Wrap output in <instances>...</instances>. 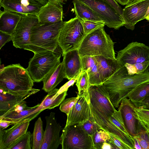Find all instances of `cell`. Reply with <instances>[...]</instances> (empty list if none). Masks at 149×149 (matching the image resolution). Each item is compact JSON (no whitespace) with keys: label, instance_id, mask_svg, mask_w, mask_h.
<instances>
[{"label":"cell","instance_id":"48","mask_svg":"<svg viewBox=\"0 0 149 149\" xmlns=\"http://www.w3.org/2000/svg\"><path fill=\"white\" fill-rule=\"evenodd\" d=\"M35 0L42 5H45L48 1L47 0Z\"/></svg>","mask_w":149,"mask_h":149},{"label":"cell","instance_id":"20","mask_svg":"<svg viewBox=\"0 0 149 149\" xmlns=\"http://www.w3.org/2000/svg\"><path fill=\"white\" fill-rule=\"evenodd\" d=\"M63 56L65 78L70 80L77 77L82 68L81 57L78 49L67 52Z\"/></svg>","mask_w":149,"mask_h":149},{"label":"cell","instance_id":"37","mask_svg":"<svg viewBox=\"0 0 149 149\" xmlns=\"http://www.w3.org/2000/svg\"><path fill=\"white\" fill-rule=\"evenodd\" d=\"M109 119L113 124L121 131L127 135L131 136L126 129L121 113L119 110H116Z\"/></svg>","mask_w":149,"mask_h":149},{"label":"cell","instance_id":"11","mask_svg":"<svg viewBox=\"0 0 149 149\" xmlns=\"http://www.w3.org/2000/svg\"><path fill=\"white\" fill-rule=\"evenodd\" d=\"M38 22L35 15L23 14L13 35L12 41L13 46L28 50L31 30Z\"/></svg>","mask_w":149,"mask_h":149},{"label":"cell","instance_id":"43","mask_svg":"<svg viewBox=\"0 0 149 149\" xmlns=\"http://www.w3.org/2000/svg\"><path fill=\"white\" fill-rule=\"evenodd\" d=\"M140 107L143 108L149 109V95L140 103L138 107Z\"/></svg>","mask_w":149,"mask_h":149},{"label":"cell","instance_id":"44","mask_svg":"<svg viewBox=\"0 0 149 149\" xmlns=\"http://www.w3.org/2000/svg\"><path fill=\"white\" fill-rule=\"evenodd\" d=\"M11 125H13V123L12 122L5 120H0V129H5Z\"/></svg>","mask_w":149,"mask_h":149},{"label":"cell","instance_id":"33","mask_svg":"<svg viewBox=\"0 0 149 149\" xmlns=\"http://www.w3.org/2000/svg\"><path fill=\"white\" fill-rule=\"evenodd\" d=\"M94 149H100L102 144L104 142H109L110 136L107 132L100 129L97 131L91 137Z\"/></svg>","mask_w":149,"mask_h":149},{"label":"cell","instance_id":"21","mask_svg":"<svg viewBox=\"0 0 149 149\" xmlns=\"http://www.w3.org/2000/svg\"><path fill=\"white\" fill-rule=\"evenodd\" d=\"M94 57L102 84L122 67L116 58H107L101 56Z\"/></svg>","mask_w":149,"mask_h":149},{"label":"cell","instance_id":"42","mask_svg":"<svg viewBox=\"0 0 149 149\" xmlns=\"http://www.w3.org/2000/svg\"><path fill=\"white\" fill-rule=\"evenodd\" d=\"M109 4L122 17L123 9L115 0H104Z\"/></svg>","mask_w":149,"mask_h":149},{"label":"cell","instance_id":"17","mask_svg":"<svg viewBox=\"0 0 149 149\" xmlns=\"http://www.w3.org/2000/svg\"><path fill=\"white\" fill-rule=\"evenodd\" d=\"M32 120L27 119L22 121L7 130L0 128V149H10L19 138L27 132Z\"/></svg>","mask_w":149,"mask_h":149},{"label":"cell","instance_id":"18","mask_svg":"<svg viewBox=\"0 0 149 149\" xmlns=\"http://www.w3.org/2000/svg\"><path fill=\"white\" fill-rule=\"evenodd\" d=\"M63 5L58 2L48 1L35 15L40 23H54L63 21Z\"/></svg>","mask_w":149,"mask_h":149},{"label":"cell","instance_id":"32","mask_svg":"<svg viewBox=\"0 0 149 149\" xmlns=\"http://www.w3.org/2000/svg\"><path fill=\"white\" fill-rule=\"evenodd\" d=\"M136 118L139 121L144 130L149 129V109L134 106Z\"/></svg>","mask_w":149,"mask_h":149},{"label":"cell","instance_id":"12","mask_svg":"<svg viewBox=\"0 0 149 149\" xmlns=\"http://www.w3.org/2000/svg\"><path fill=\"white\" fill-rule=\"evenodd\" d=\"M42 111L40 107V103L33 107H29L24 100L8 111L0 115V120L10 122L14 125L26 119L32 120Z\"/></svg>","mask_w":149,"mask_h":149},{"label":"cell","instance_id":"5","mask_svg":"<svg viewBox=\"0 0 149 149\" xmlns=\"http://www.w3.org/2000/svg\"><path fill=\"white\" fill-rule=\"evenodd\" d=\"M104 26L94 30L87 34L78 48L81 57L101 56L116 58L114 43L105 31Z\"/></svg>","mask_w":149,"mask_h":149},{"label":"cell","instance_id":"40","mask_svg":"<svg viewBox=\"0 0 149 149\" xmlns=\"http://www.w3.org/2000/svg\"><path fill=\"white\" fill-rule=\"evenodd\" d=\"M110 143L114 149H132L131 148L119 138L114 135L109 133Z\"/></svg>","mask_w":149,"mask_h":149},{"label":"cell","instance_id":"28","mask_svg":"<svg viewBox=\"0 0 149 149\" xmlns=\"http://www.w3.org/2000/svg\"><path fill=\"white\" fill-rule=\"evenodd\" d=\"M149 95V82L141 84L133 90L128 97L136 107H138L140 103Z\"/></svg>","mask_w":149,"mask_h":149},{"label":"cell","instance_id":"19","mask_svg":"<svg viewBox=\"0 0 149 149\" xmlns=\"http://www.w3.org/2000/svg\"><path fill=\"white\" fill-rule=\"evenodd\" d=\"M1 11H9L23 14L35 15L42 6L40 4H33L28 0H0Z\"/></svg>","mask_w":149,"mask_h":149},{"label":"cell","instance_id":"3","mask_svg":"<svg viewBox=\"0 0 149 149\" xmlns=\"http://www.w3.org/2000/svg\"><path fill=\"white\" fill-rule=\"evenodd\" d=\"M34 82L27 69L19 63L1 69L0 88L8 92L30 96L40 91L33 88Z\"/></svg>","mask_w":149,"mask_h":149},{"label":"cell","instance_id":"30","mask_svg":"<svg viewBox=\"0 0 149 149\" xmlns=\"http://www.w3.org/2000/svg\"><path fill=\"white\" fill-rule=\"evenodd\" d=\"M76 85L78 91V95L80 96L84 95L87 96L89 95V77L86 71H81L77 78Z\"/></svg>","mask_w":149,"mask_h":149},{"label":"cell","instance_id":"2","mask_svg":"<svg viewBox=\"0 0 149 149\" xmlns=\"http://www.w3.org/2000/svg\"><path fill=\"white\" fill-rule=\"evenodd\" d=\"M149 82V71L140 74L129 75L126 67L122 66L102 84L114 107L118 108L122 100L139 85Z\"/></svg>","mask_w":149,"mask_h":149},{"label":"cell","instance_id":"26","mask_svg":"<svg viewBox=\"0 0 149 149\" xmlns=\"http://www.w3.org/2000/svg\"><path fill=\"white\" fill-rule=\"evenodd\" d=\"M58 90L55 88L44 97L40 103V107L43 111L46 109H51L58 106L65 100L67 95V91L60 93L58 92Z\"/></svg>","mask_w":149,"mask_h":149},{"label":"cell","instance_id":"47","mask_svg":"<svg viewBox=\"0 0 149 149\" xmlns=\"http://www.w3.org/2000/svg\"><path fill=\"white\" fill-rule=\"evenodd\" d=\"M119 4L122 5H127L131 2L134 0H115Z\"/></svg>","mask_w":149,"mask_h":149},{"label":"cell","instance_id":"36","mask_svg":"<svg viewBox=\"0 0 149 149\" xmlns=\"http://www.w3.org/2000/svg\"><path fill=\"white\" fill-rule=\"evenodd\" d=\"M83 27L84 34L85 36L93 30L104 26L105 24L102 21L91 20H79Z\"/></svg>","mask_w":149,"mask_h":149},{"label":"cell","instance_id":"25","mask_svg":"<svg viewBox=\"0 0 149 149\" xmlns=\"http://www.w3.org/2000/svg\"><path fill=\"white\" fill-rule=\"evenodd\" d=\"M29 96H25L8 92L0 88V112L9 111L16 104Z\"/></svg>","mask_w":149,"mask_h":149},{"label":"cell","instance_id":"14","mask_svg":"<svg viewBox=\"0 0 149 149\" xmlns=\"http://www.w3.org/2000/svg\"><path fill=\"white\" fill-rule=\"evenodd\" d=\"M45 119L46 126L40 149H57L61 143L60 132L62 128L57 122L54 112H51Z\"/></svg>","mask_w":149,"mask_h":149},{"label":"cell","instance_id":"49","mask_svg":"<svg viewBox=\"0 0 149 149\" xmlns=\"http://www.w3.org/2000/svg\"><path fill=\"white\" fill-rule=\"evenodd\" d=\"M49 1H53L60 3L63 5L65 3L67 0H47Z\"/></svg>","mask_w":149,"mask_h":149},{"label":"cell","instance_id":"24","mask_svg":"<svg viewBox=\"0 0 149 149\" xmlns=\"http://www.w3.org/2000/svg\"><path fill=\"white\" fill-rule=\"evenodd\" d=\"M81 71H86L89 77V86L102 84L94 56H85L81 57Z\"/></svg>","mask_w":149,"mask_h":149},{"label":"cell","instance_id":"13","mask_svg":"<svg viewBox=\"0 0 149 149\" xmlns=\"http://www.w3.org/2000/svg\"><path fill=\"white\" fill-rule=\"evenodd\" d=\"M149 6V0H134L123 9L122 18L124 26L127 29L133 30L135 24L145 19Z\"/></svg>","mask_w":149,"mask_h":149},{"label":"cell","instance_id":"35","mask_svg":"<svg viewBox=\"0 0 149 149\" xmlns=\"http://www.w3.org/2000/svg\"><path fill=\"white\" fill-rule=\"evenodd\" d=\"M79 124L84 131L91 137L97 131L101 129V127L95 121L92 116L88 119Z\"/></svg>","mask_w":149,"mask_h":149},{"label":"cell","instance_id":"50","mask_svg":"<svg viewBox=\"0 0 149 149\" xmlns=\"http://www.w3.org/2000/svg\"><path fill=\"white\" fill-rule=\"evenodd\" d=\"M145 19L149 22V6L145 16Z\"/></svg>","mask_w":149,"mask_h":149},{"label":"cell","instance_id":"46","mask_svg":"<svg viewBox=\"0 0 149 149\" xmlns=\"http://www.w3.org/2000/svg\"><path fill=\"white\" fill-rule=\"evenodd\" d=\"M132 139L134 143V149H142L139 142L137 139L134 136L132 137Z\"/></svg>","mask_w":149,"mask_h":149},{"label":"cell","instance_id":"8","mask_svg":"<svg viewBox=\"0 0 149 149\" xmlns=\"http://www.w3.org/2000/svg\"><path fill=\"white\" fill-rule=\"evenodd\" d=\"M61 139L62 149H94L91 137L79 124L65 126Z\"/></svg>","mask_w":149,"mask_h":149},{"label":"cell","instance_id":"9","mask_svg":"<svg viewBox=\"0 0 149 149\" xmlns=\"http://www.w3.org/2000/svg\"><path fill=\"white\" fill-rule=\"evenodd\" d=\"M90 8L110 28L119 29L124 26L122 17L104 0H76Z\"/></svg>","mask_w":149,"mask_h":149},{"label":"cell","instance_id":"16","mask_svg":"<svg viewBox=\"0 0 149 149\" xmlns=\"http://www.w3.org/2000/svg\"><path fill=\"white\" fill-rule=\"evenodd\" d=\"M134 106L129 99L125 98L121 101L118 109L121 113L126 129L132 137L144 130L135 118Z\"/></svg>","mask_w":149,"mask_h":149},{"label":"cell","instance_id":"38","mask_svg":"<svg viewBox=\"0 0 149 149\" xmlns=\"http://www.w3.org/2000/svg\"><path fill=\"white\" fill-rule=\"evenodd\" d=\"M79 96L77 95V97H71L64 100L60 104V110L61 111L65 113L67 116L77 101Z\"/></svg>","mask_w":149,"mask_h":149},{"label":"cell","instance_id":"45","mask_svg":"<svg viewBox=\"0 0 149 149\" xmlns=\"http://www.w3.org/2000/svg\"><path fill=\"white\" fill-rule=\"evenodd\" d=\"M114 149L111 144L109 142H106L101 145L100 149Z\"/></svg>","mask_w":149,"mask_h":149},{"label":"cell","instance_id":"51","mask_svg":"<svg viewBox=\"0 0 149 149\" xmlns=\"http://www.w3.org/2000/svg\"><path fill=\"white\" fill-rule=\"evenodd\" d=\"M29 0L30 2L33 4H40L36 1H35V0Z\"/></svg>","mask_w":149,"mask_h":149},{"label":"cell","instance_id":"15","mask_svg":"<svg viewBox=\"0 0 149 149\" xmlns=\"http://www.w3.org/2000/svg\"><path fill=\"white\" fill-rule=\"evenodd\" d=\"M77 101L67 116L65 127L80 124L92 116L89 104V94L79 96Z\"/></svg>","mask_w":149,"mask_h":149},{"label":"cell","instance_id":"41","mask_svg":"<svg viewBox=\"0 0 149 149\" xmlns=\"http://www.w3.org/2000/svg\"><path fill=\"white\" fill-rule=\"evenodd\" d=\"M0 49L6 43L12 40L13 35L0 31Z\"/></svg>","mask_w":149,"mask_h":149},{"label":"cell","instance_id":"31","mask_svg":"<svg viewBox=\"0 0 149 149\" xmlns=\"http://www.w3.org/2000/svg\"><path fill=\"white\" fill-rule=\"evenodd\" d=\"M124 66L129 75L142 74L149 71V61L133 64L125 63Z\"/></svg>","mask_w":149,"mask_h":149},{"label":"cell","instance_id":"10","mask_svg":"<svg viewBox=\"0 0 149 149\" xmlns=\"http://www.w3.org/2000/svg\"><path fill=\"white\" fill-rule=\"evenodd\" d=\"M116 58L121 66L125 63L133 64L149 61V47L143 43L132 42L119 51Z\"/></svg>","mask_w":149,"mask_h":149},{"label":"cell","instance_id":"6","mask_svg":"<svg viewBox=\"0 0 149 149\" xmlns=\"http://www.w3.org/2000/svg\"><path fill=\"white\" fill-rule=\"evenodd\" d=\"M57 48L54 52L47 51L35 53L30 59L26 69L34 82L42 81L50 71L61 63L62 52H57Z\"/></svg>","mask_w":149,"mask_h":149},{"label":"cell","instance_id":"39","mask_svg":"<svg viewBox=\"0 0 149 149\" xmlns=\"http://www.w3.org/2000/svg\"><path fill=\"white\" fill-rule=\"evenodd\" d=\"M134 137L139 141L142 149H149V129L141 131Z\"/></svg>","mask_w":149,"mask_h":149},{"label":"cell","instance_id":"23","mask_svg":"<svg viewBox=\"0 0 149 149\" xmlns=\"http://www.w3.org/2000/svg\"><path fill=\"white\" fill-rule=\"evenodd\" d=\"M65 78L63 62L55 66L43 80L42 89L47 93L56 87Z\"/></svg>","mask_w":149,"mask_h":149},{"label":"cell","instance_id":"27","mask_svg":"<svg viewBox=\"0 0 149 149\" xmlns=\"http://www.w3.org/2000/svg\"><path fill=\"white\" fill-rule=\"evenodd\" d=\"M72 2L75 15L79 20L102 21L89 7L76 0H73Z\"/></svg>","mask_w":149,"mask_h":149},{"label":"cell","instance_id":"34","mask_svg":"<svg viewBox=\"0 0 149 149\" xmlns=\"http://www.w3.org/2000/svg\"><path fill=\"white\" fill-rule=\"evenodd\" d=\"M31 134L29 132L26 133L19 138L10 149H31Z\"/></svg>","mask_w":149,"mask_h":149},{"label":"cell","instance_id":"1","mask_svg":"<svg viewBox=\"0 0 149 149\" xmlns=\"http://www.w3.org/2000/svg\"><path fill=\"white\" fill-rule=\"evenodd\" d=\"M88 91L91 111L95 122L101 129L114 135L132 147L134 144L132 137L121 131L109 119L116 109L103 84L90 85Z\"/></svg>","mask_w":149,"mask_h":149},{"label":"cell","instance_id":"7","mask_svg":"<svg viewBox=\"0 0 149 149\" xmlns=\"http://www.w3.org/2000/svg\"><path fill=\"white\" fill-rule=\"evenodd\" d=\"M84 30L76 17L65 21L60 31L58 43L62 52V56L70 51L78 49L85 37Z\"/></svg>","mask_w":149,"mask_h":149},{"label":"cell","instance_id":"4","mask_svg":"<svg viewBox=\"0 0 149 149\" xmlns=\"http://www.w3.org/2000/svg\"><path fill=\"white\" fill-rule=\"evenodd\" d=\"M65 22L63 21L54 23L39 22L31 30L28 50L34 54L54 51L59 46V35Z\"/></svg>","mask_w":149,"mask_h":149},{"label":"cell","instance_id":"29","mask_svg":"<svg viewBox=\"0 0 149 149\" xmlns=\"http://www.w3.org/2000/svg\"><path fill=\"white\" fill-rule=\"evenodd\" d=\"M43 122L39 117L36 121L33 132L31 134V143L32 149H40L44 136Z\"/></svg>","mask_w":149,"mask_h":149},{"label":"cell","instance_id":"22","mask_svg":"<svg viewBox=\"0 0 149 149\" xmlns=\"http://www.w3.org/2000/svg\"><path fill=\"white\" fill-rule=\"evenodd\" d=\"M23 14L9 11H0V31L13 35Z\"/></svg>","mask_w":149,"mask_h":149}]
</instances>
